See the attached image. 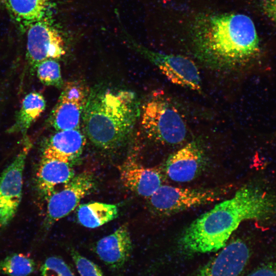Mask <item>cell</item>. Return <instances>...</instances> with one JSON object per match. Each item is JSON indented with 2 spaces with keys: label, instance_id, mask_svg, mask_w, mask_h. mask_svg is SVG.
I'll return each instance as SVG.
<instances>
[{
  "label": "cell",
  "instance_id": "5",
  "mask_svg": "<svg viewBox=\"0 0 276 276\" xmlns=\"http://www.w3.org/2000/svg\"><path fill=\"white\" fill-rule=\"evenodd\" d=\"M225 189H197L162 185L149 198L152 210L163 215H170L221 199Z\"/></svg>",
  "mask_w": 276,
  "mask_h": 276
},
{
  "label": "cell",
  "instance_id": "24",
  "mask_svg": "<svg viewBox=\"0 0 276 276\" xmlns=\"http://www.w3.org/2000/svg\"><path fill=\"white\" fill-rule=\"evenodd\" d=\"M246 276H276V253L264 259Z\"/></svg>",
  "mask_w": 276,
  "mask_h": 276
},
{
  "label": "cell",
  "instance_id": "23",
  "mask_svg": "<svg viewBox=\"0 0 276 276\" xmlns=\"http://www.w3.org/2000/svg\"><path fill=\"white\" fill-rule=\"evenodd\" d=\"M71 255L80 276H104L100 267L74 249Z\"/></svg>",
  "mask_w": 276,
  "mask_h": 276
},
{
  "label": "cell",
  "instance_id": "22",
  "mask_svg": "<svg viewBox=\"0 0 276 276\" xmlns=\"http://www.w3.org/2000/svg\"><path fill=\"white\" fill-rule=\"evenodd\" d=\"M41 276H75L68 264L57 256L48 258L40 268Z\"/></svg>",
  "mask_w": 276,
  "mask_h": 276
},
{
  "label": "cell",
  "instance_id": "15",
  "mask_svg": "<svg viewBox=\"0 0 276 276\" xmlns=\"http://www.w3.org/2000/svg\"><path fill=\"white\" fill-rule=\"evenodd\" d=\"M75 176L71 163L42 155L36 173L37 186L41 192L50 196L56 186L66 185Z\"/></svg>",
  "mask_w": 276,
  "mask_h": 276
},
{
  "label": "cell",
  "instance_id": "1",
  "mask_svg": "<svg viewBox=\"0 0 276 276\" xmlns=\"http://www.w3.org/2000/svg\"><path fill=\"white\" fill-rule=\"evenodd\" d=\"M275 216L276 193L261 184H246L192 221L181 234L179 245L190 253L215 252L226 245L242 222Z\"/></svg>",
  "mask_w": 276,
  "mask_h": 276
},
{
  "label": "cell",
  "instance_id": "14",
  "mask_svg": "<svg viewBox=\"0 0 276 276\" xmlns=\"http://www.w3.org/2000/svg\"><path fill=\"white\" fill-rule=\"evenodd\" d=\"M132 249V243L126 224L120 226L112 234L100 239L95 248L101 260L114 269L120 268L125 264Z\"/></svg>",
  "mask_w": 276,
  "mask_h": 276
},
{
  "label": "cell",
  "instance_id": "6",
  "mask_svg": "<svg viewBox=\"0 0 276 276\" xmlns=\"http://www.w3.org/2000/svg\"><path fill=\"white\" fill-rule=\"evenodd\" d=\"M24 140L22 149L0 175V227L6 226L11 221L21 201L23 171L32 147L28 137Z\"/></svg>",
  "mask_w": 276,
  "mask_h": 276
},
{
  "label": "cell",
  "instance_id": "13",
  "mask_svg": "<svg viewBox=\"0 0 276 276\" xmlns=\"http://www.w3.org/2000/svg\"><path fill=\"white\" fill-rule=\"evenodd\" d=\"M120 179L126 188L145 198H149L162 185L159 169L145 167L129 159L120 168Z\"/></svg>",
  "mask_w": 276,
  "mask_h": 276
},
{
  "label": "cell",
  "instance_id": "8",
  "mask_svg": "<svg viewBox=\"0 0 276 276\" xmlns=\"http://www.w3.org/2000/svg\"><path fill=\"white\" fill-rule=\"evenodd\" d=\"M95 184L93 175L83 172L75 175L62 190L52 193L48 200L45 226L50 227L72 212L82 199L92 192Z\"/></svg>",
  "mask_w": 276,
  "mask_h": 276
},
{
  "label": "cell",
  "instance_id": "17",
  "mask_svg": "<svg viewBox=\"0 0 276 276\" xmlns=\"http://www.w3.org/2000/svg\"><path fill=\"white\" fill-rule=\"evenodd\" d=\"M0 5L21 29L27 30L33 22L44 18L49 0H0Z\"/></svg>",
  "mask_w": 276,
  "mask_h": 276
},
{
  "label": "cell",
  "instance_id": "20",
  "mask_svg": "<svg viewBox=\"0 0 276 276\" xmlns=\"http://www.w3.org/2000/svg\"><path fill=\"white\" fill-rule=\"evenodd\" d=\"M35 268L34 261L22 254H13L0 261V273L8 276H28Z\"/></svg>",
  "mask_w": 276,
  "mask_h": 276
},
{
  "label": "cell",
  "instance_id": "19",
  "mask_svg": "<svg viewBox=\"0 0 276 276\" xmlns=\"http://www.w3.org/2000/svg\"><path fill=\"white\" fill-rule=\"evenodd\" d=\"M119 209L114 204L92 202L80 204L77 211L78 222L82 226L95 228L116 219Z\"/></svg>",
  "mask_w": 276,
  "mask_h": 276
},
{
  "label": "cell",
  "instance_id": "9",
  "mask_svg": "<svg viewBox=\"0 0 276 276\" xmlns=\"http://www.w3.org/2000/svg\"><path fill=\"white\" fill-rule=\"evenodd\" d=\"M87 94L86 88L79 82L64 84L49 118L51 125L56 131L79 128Z\"/></svg>",
  "mask_w": 276,
  "mask_h": 276
},
{
  "label": "cell",
  "instance_id": "3",
  "mask_svg": "<svg viewBox=\"0 0 276 276\" xmlns=\"http://www.w3.org/2000/svg\"><path fill=\"white\" fill-rule=\"evenodd\" d=\"M136 94L99 86L90 90L82 120L86 136L96 146L112 149L125 143L140 117Z\"/></svg>",
  "mask_w": 276,
  "mask_h": 276
},
{
  "label": "cell",
  "instance_id": "11",
  "mask_svg": "<svg viewBox=\"0 0 276 276\" xmlns=\"http://www.w3.org/2000/svg\"><path fill=\"white\" fill-rule=\"evenodd\" d=\"M250 255L247 243L237 239L226 244L194 276H242Z\"/></svg>",
  "mask_w": 276,
  "mask_h": 276
},
{
  "label": "cell",
  "instance_id": "25",
  "mask_svg": "<svg viewBox=\"0 0 276 276\" xmlns=\"http://www.w3.org/2000/svg\"><path fill=\"white\" fill-rule=\"evenodd\" d=\"M259 11L276 26V0H257Z\"/></svg>",
  "mask_w": 276,
  "mask_h": 276
},
{
  "label": "cell",
  "instance_id": "10",
  "mask_svg": "<svg viewBox=\"0 0 276 276\" xmlns=\"http://www.w3.org/2000/svg\"><path fill=\"white\" fill-rule=\"evenodd\" d=\"M142 52L172 83L199 93L201 91L199 71L190 58L145 49H143Z\"/></svg>",
  "mask_w": 276,
  "mask_h": 276
},
{
  "label": "cell",
  "instance_id": "2",
  "mask_svg": "<svg viewBox=\"0 0 276 276\" xmlns=\"http://www.w3.org/2000/svg\"><path fill=\"white\" fill-rule=\"evenodd\" d=\"M189 36L194 55L213 70L244 67L260 52L255 24L242 13H198L189 26Z\"/></svg>",
  "mask_w": 276,
  "mask_h": 276
},
{
  "label": "cell",
  "instance_id": "18",
  "mask_svg": "<svg viewBox=\"0 0 276 276\" xmlns=\"http://www.w3.org/2000/svg\"><path fill=\"white\" fill-rule=\"evenodd\" d=\"M45 107V99L40 93L36 91L30 93L23 99L15 121L8 132L21 133L24 139L27 137L28 130L43 113Z\"/></svg>",
  "mask_w": 276,
  "mask_h": 276
},
{
  "label": "cell",
  "instance_id": "21",
  "mask_svg": "<svg viewBox=\"0 0 276 276\" xmlns=\"http://www.w3.org/2000/svg\"><path fill=\"white\" fill-rule=\"evenodd\" d=\"M36 70L38 79L43 84L58 88L63 86L60 65L55 59L42 61L37 65Z\"/></svg>",
  "mask_w": 276,
  "mask_h": 276
},
{
  "label": "cell",
  "instance_id": "7",
  "mask_svg": "<svg viewBox=\"0 0 276 276\" xmlns=\"http://www.w3.org/2000/svg\"><path fill=\"white\" fill-rule=\"evenodd\" d=\"M26 31V57L33 73L42 61L57 59L65 54L62 37L45 18L32 24Z\"/></svg>",
  "mask_w": 276,
  "mask_h": 276
},
{
  "label": "cell",
  "instance_id": "4",
  "mask_svg": "<svg viewBox=\"0 0 276 276\" xmlns=\"http://www.w3.org/2000/svg\"><path fill=\"white\" fill-rule=\"evenodd\" d=\"M141 125L150 139L177 145L187 136V125L178 109L163 93L155 91L141 109Z\"/></svg>",
  "mask_w": 276,
  "mask_h": 276
},
{
  "label": "cell",
  "instance_id": "12",
  "mask_svg": "<svg viewBox=\"0 0 276 276\" xmlns=\"http://www.w3.org/2000/svg\"><path fill=\"white\" fill-rule=\"evenodd\" d=\"M204 164V153L200 144L192 141L168 158L165 172L173 181L186 182L193 180Z\"/></svg>",
  "mask_w": 276,
  "mask_h": 276
},
{
  "label": "cell",
  "instance_id": "16",
  "mask_svg": "<svg viewBox=\"0 0 276 276\" xmlns=\"http://www.w3.org/2000/svg\"><path fill=\"white\" fill-rule=\"evenodd\" d=\"M85 137L79 128L57 131L48 141L42 155L72 163L82 153Z\"/></svg>",
  "mask_w": 276,
  "mask_h": 276
}]
</instances>
